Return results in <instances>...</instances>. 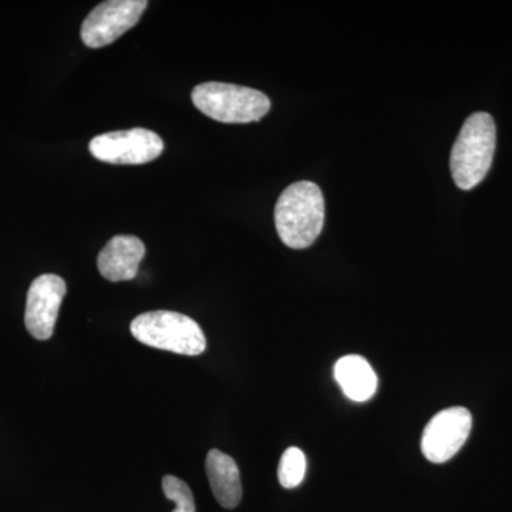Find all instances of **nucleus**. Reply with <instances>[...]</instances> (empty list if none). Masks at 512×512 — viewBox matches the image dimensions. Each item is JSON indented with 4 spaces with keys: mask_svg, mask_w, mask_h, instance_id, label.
Instances as JSON below:
<instances>
[{
    "mask_svg": "<svg viewBox=\"0 0 512 512\" xmlns=\"http://www.w3.org/2000/svg\"><path fill=\"white\" fill-rule=\"evenodd\" d=\"M146 255V245L133 235H117L107 242L97 258V268L110 282L131 281Z\"/></svg>",
    "mask_w": 512,
    "mask_h": 512,
    "instance_id": "9",
    "label": "nucleus"
},
{
    "mask_svg": "<svg viewBox=\"0 0 512 512\" xmlns=\"http://www.w3.org/2000/svg\"><path fill=\"white\" fill-rule=\"evenodd\" d=\"M205 470L215 500L228 510L238 507L242 500V484L234 458L214 448L208 453Z\"/></svg>",
    "mask_w": 512,
    "mask_h": 512,
    "instance_id": "10",
    "label": "nucleus"
},
{
    "mask_svg": "<svg viewBox=\"0 0 512 512\" xmlns=\"http://www.w3.org/2000/svg\"><path fill=\"white\" fill-rule=\"evenodd\" d=\"M146 0H109L100 3L84 19L82 40L90 49L109 46L137 25L147 9Z\"/></svg>",
    "mask_w": 512,
    "mask_h": 512,
    "instance_id": "6",
    "label": "nucleus"
},
{
    "mask_svg": "<svg viewBox=\"0 0 512 512\" xmlns=\"http://www.w3.org/2000/svg\"><path fill=\"white\" fill-rule=\"evenodd\" d=\"M173 512H181V511L174 510Z\"/></svg>",
    "mask_w": 512,
    "mask_h": 512,
    "instance_id": "14",
    "label": "nucleus"
},
{
    "mask_svg": "<svg viewBox=\"0 0 512 512\" xmlns=\"http://www.w3.org/2000/svg\"><path fill=\"white\" fill-rule=\"evenodd\" d=\"M497 128L488 113L468 117L451 151L450 168L454 183L461 190L477 187L493 164Z\"/></svg>",
    "mask_w": 512,
    "mask_h": 512,
    "instance_id": "2",
    "label": "nucleus"
},
{
    "mask_svg": "<svg viewBox=\"0 0 512 512\" xmlns=\"http://www.w3.org/2000/svg\"><path fill=\"white\" fill-rule=\"evenodd\" d=\"M90 153L103 163L140 165L151 163L164 151L163 138L147 128L111 131L94 137Z\"/></svg>",
    "mask_w": 512,
    "mask_h": 512,
    "instance_id": "5",
    "label": "nucleus"
},
{
    "mask_svg": "<svg viewBox=\"0 0 512 512\" xmlns=\"http://www.w3.org/2000/svg\"><path fill=\"white\" fill-rule=\"evenodd\" d=\"M66 292V282L57 275H40L32 282L26 299L25 325L33 338H52Z\"/></svg>",
    "mask_w": 512,
    "mask_h": 512,
    "instance_id": "8",
    "label": "nucleus"
},
{
    "mask_svg": "<svg viewBox=\"0 0 512 512\" xmlns=\"http://www.w3.org/2000/svg\"><path fill=\"white\" fill-rule=\"evenodd\" d=\"M130 330L138 342L177 355L198 356L207 349V339L201 326L183 313H141L131 322Z\"/></svg>",
    "mask_w": 512,
    "mask_h": 512,
    "instance_id": "4",
    "label": "nucleus"
},
{
    "mask_svg": "<svg viewBox=\"0 0 512 512\" xmlns=\"http://www.w3.org/2000/svg\"><path fill=\"white\" fill-rule=\"evenodd\" d=\"M473 427V417L464 407H450L437 413L421 437V451L431 463L451 460L466 444Z\"/></svg>",
    "mask_w": 512,
    "mask_h": 512,
    "instance_id": "7",
    "label": "nucleus"
},
{
    "mask_svg": "<svg viewBox=\"0 0 512 512\" xmlns=\"http://www.w3.org/2000/svg\"><path fill=\"white\" fill-rule=\"evenodd\" d=\"M163 491L168 500L173 501L181 512H195L194 495L185 481L174 476L163 478Z\"/></svg>",
    "mask_w": 512,
    "mask_h": 512,
    "instance_id": "13",
    "label": "nucleus"
},
{
    "mask_svg": "<svg viewBox=\"0 0 512 512\" xmlns=\"http://www.w3.org/2000/svg\"><path fill=\"white\" fill-rule=\"evenodd\" d=\"M335 379L353 402H367L375 396L377 375L365 357L349 355L339 359L335 365Z\"/></svg>",
    "mask_w": 512,
    "mask_h": 512,
    "instance_id": "11",
    "label": "nucleus"
},
{
    "mask_svg": "<svg viewBox=\"0 0 512 512\" xmlns=\"http://www.w3.org/2000/svg\"><path fill=\"white\" fill-rule=\"evenodd\" d=\"M191 99L205 116L227 124L252 123L261 120L271 110V100L266 94L237 84H198L192 90Z\"/></svg>",
    "mask_w": 512,
    "mask_h": 512,
    "instance_id": "3",
    "label": "nucleus"
},
{
    "mask_svg": "<svg viewBox=\"0 0 512 512\" xmlns=\"http://www.w3.org/2000/svg\"><path fill=\"white\" fill-rule=\"evenodd\" d=\"M306 457L301 448L289 447L282 454L281 463L278 468L279 483L282 487L292 490L299 487L305 480Z\"/></svg>",
    "mask_w": 512,
    "mask_h": 512,
    "instance_id": "12",
    "label": "nucleus"
},
{
    "mask_svg": "<svg viewBox=\"0 0 512 512\" xmlns=\"http://www.w3.org/2000/svg\"><path fill=\"white\" fill-rule=\"evenodd\" d=\"M323 222L325 200L318 185L311 181L289 185L276 202V231L286 247H311L322 232Z\"/></svg>",
    "mask_w": 512,
    "mask_h": 512,
    "instance_id": "1",
    "label": "nucleus"
}]
</instances>
